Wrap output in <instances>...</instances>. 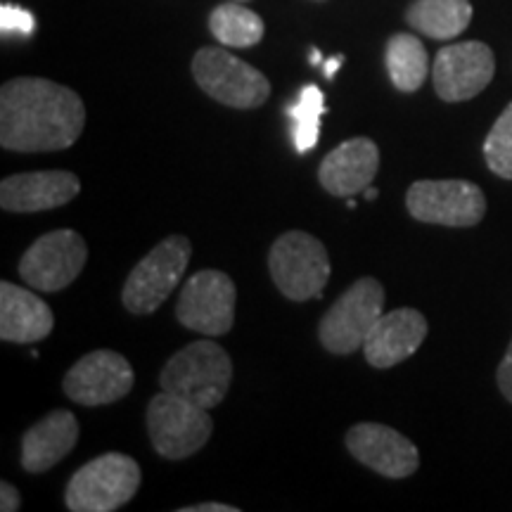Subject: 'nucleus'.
Listing matches in <instances>:
<instances>
[{"label":"nucleus","instance_id":"nucleus-1","mask_svg":"<svg viewBox=\"0 0 512 512\" xmlns=\"http://www.w3.org/2000/svg\"><path fill=\"white\" fill-rule=\"evenodd\" d=\"M86 126V105L72 88L19 76L0 88V145L10 152L72 147Z\"/></svg>","mask_w":512,"mask_h":512},{"label":"nucleus","instance_id":"nucleus-2","mask_svg":"<svg viewBox=\"0 0 512 512\" xmlns=\"http://www.w3.org/2000/svg\"><path fill=\"white\" fill-rule=\"evenodd\" d=\"M230 380H233V361L226 349L209 339H200L166 361L159 375V387L209 411L226 399Z\"/></svg>","mask_w":512,"mask_h":512},{"label":"nucleus","instance_id":"nucleus-3","mask_svg":"<svg viewBox=\"0 0 512 512\" xmlns=\"http://www.w3.org/2000/svg\"><path fill=\"white\" fill-rule=\"evenodd\" d=\"M140 465L126 453H105L76 470L64 491L72 512H114L138 494Z\"/></svg>","mask_w":512,"mask_h":512},{"label":"nucleus","instance_id":"nucleus-4","mask_svg":"<svg viewBox=\"0 0 512 512\" xmlns=\"http://www.w3.org/2000/svg\"><path fill=\"white\" fill-rule=\"evenodd\" d=\"M268 271L275 287L292 302L320 299L330 280L328 249L304 230H290L271 247Z\"/></svg>","mask_w":512,"mask_h":512},{"label":"nucleus","instance_id":"nucleus-5","mask_svg":"<svg viewBox=\"0 0 512 512\" xmlns=\"http://www.w3.org/2000/svg\"><path fill=\"white\" fill-rule=\"evenodd\" d=\"M190 256L192 245L183 235H171L159 242L128 275L124 290H121V302L126 309L138 316L155 313L181 285Z\"/></svg>","mask_w":512,"mask_h":512},{"label":"nucleus","instance_id":"nucleus-6","mask_svg":"<svg viewBox=\"0 0 512 512\" xmlns=\"http://www.w3.org/2000/svg\"><path fill=\"white\" fill-rule=\"evenodd\" d=\"M147 432L159 456L183 460L207 444L214 420L207 408L162 389L147 406Z\"/></svg>","mask_w":512,"mask_h":512},{"label":"nucleus","instance_id":"nucleus-7","mask_svg":"<svg viewBox=\"0 0 512 512\" xmlns=\"http://www.w3.org/2000/svg\"><path fill=\"white\" fill-rule=\"evenodd\" d=\"M192 76L209 98L235 110H256L271 95V83L259 69L223 48H202L192 57Z\"/></svg>","mask_w":512,"mask_h":512},{"label":"nucleus","instance_id":"nucleus-8","mask_svg":"<svg viewBox=\"0 0 512 512\" xmlns=\"http://www.w3.org/2000/svg\"><path fill=\"white\" fill-rule=\"evenodd\" d=\"M384 313V287L375 278H361L349 287L318 325L320 344L337 356L363 349L368 332Z\"/></svg>","mask_w":512,"mask_h":512},{"label":"nucleus","instance_id":"nucleus-9","mask_svg":"<svg viewBox=\"0 0 512 512\" xmlns=\"http://www.w3.org/2000/svg\"><path fill=\"white\" fill-rule=\"evenodd\" d=\"M406 207L420 223L448 228L477 226L486 214V197L479 185L460 178L415 181L408 188Z\"/></svg>","mask_w":512,"mask_h":512},{"label":"nucleus","instance_id":"nucleus-10","mask_svg":"<svg viewBox=\"0 0 512 512\" xmlns=\"http://www.w3.org/2000/svg\"><path fill=\"white\" fill-rule=\"evenodd\" d=\"M238 290L223 271H200L185 280L176 304L178 323L204 337H221L233 330Z\"/></svg>","mask_w":512,"mask_h":512},{"label":"nucleus","instance_id":"nucleus-11","mask_svg":"<svg viewBox=\"0 0 512 512\" xmlns=\"http://www.w3.org/2000/svg\"><path fill=\"white\" fill-rule=\"evenodd\" d=\"M88 261L86 240L76 230L62 228L41 235L19 261V275L41 292H60L79 278Z\"/></svg>","mask_w":512,"mask_h":512},{"label":"nucleus","instance_id":"nucleus-12","mask_svg":"<svg viewBox=\"0 0 512 512\" xmlns=\"http://www.w3.org/2000/svg\"><path fill=\"white\" fill-rule=\"evenodd\" d=\"M496 74V57L482 41L453 43L441 48L432 67L434 91L444 102H465L489 86Z\"/></svg>","mask_w":512,"mask_h":512},{"label":"nucleus","instance_id":"nucleus-13","mask_svg":"<svg viewBox=\"0 0 512 512\" xmlns=\"http://www.w3.org/2000/svg\"><path fill=\"white\" fill-rule=\"evenodd\" d=\"M131 363L117 351L98 349L76 361L67 377H64V392L79 406H107L133 389Z\"/></svg>","mask_w":512,"mask_h":512},{"label":"nucleus","instance_id":"nucleus-14","mask_svg":"<svg viewBox=\"0 0 512 512\" xmlns=\"http://www.w3.org/2000/svg\"><path fill=\"white\" fill-rule=\"evenodd\" d=\"M347 448L358 463L389 479H406L420 467V453L413 441L377 422H358L351 427Z\"/></svg>","mask_w":512,"mask_h":512},{"label":"nucleus","instance_id":"nucleus-15","mask_svg":"<svg viewBox=\"0 0 512 512\" xmlns=\"http://www.w3.org/2000/svg\"><path fill=\"white\" fill-rule=\"evenodd\" d=\"M79 192L81 181L72 171H29L0 183V207L12 214H36L64 207Z\"/></svg>","mask_w":512,"mask_h":512},{"label":"nucleus","instance_id":"nucleus-16","mask_svg":"<svg viewBox=\"0 0 512 512\" xmlns=\"http://www.w3.org/2000/svg\"><path fill=\"white\" fill-rule=\"evenodd\" d=\"M427 320L415 309H394L382 313L363 342V356L370 366L387 370L411 358L427 337Z\"/></svg>","mask_w":512,"mask_h":512},{"label":"nucleus","instance_id":"nucleus-17","mask_svg":"<svg viewBox=\"0 0 512 512\" xmlns=\"http://www.w3.org/2000/svg\"><path fill=\"white\" fill-rule=\"evenodd\" d=\"M380 169V150L370 138H351L325 155L318 169V181L330 195L354 197L366 192Z\"/></svg>","mask_w":512,"mask_h":512},{"label":"nucleus","instance_id":"nucleus-18","mask_svg":"<svg viewBox=\"0 0 512 512\" xmlns=\"http://www.w3.org/2000/svg\"><path fill=\"white\" fill-rule=\"evenodd\" d=\"M55 318L41 297L10 280L0 283V339L12 344H34L53 332Z\"/></svg>","mask_w":512,"mask_h":512},{"label":"nucleus","instance_id":"nucleus-19","mask_svg":"<svg viewBox=\"0 0 512 512\" xmlns=\"http://www.w3.org/2000/svg\"><path fill=\"white\" fill-rule=\"evenodd\" d=\"M79 441V420L72 411H53L29 427L22 437V467L27 472H46L72 453Z\"/></svg>","mask_w":512,"mask_h":512},{"label":"nucleus","instance_id":"nucleus-20","mask_svg":"<svg viewBox=\"0 0 512 512\" xmlns=\"http://www.w3.org/2000/svg\"><path fill=\"white\" fill-rule=\"evenodd\" d=\"M406 22L420 34L448 41L470 27L472 3L470 0H413L406 12Z\"/></svg>","mask_w":512,"mask_h":512},{"label":"nucleus","instance_id":"nucleus-21","mask_svg":"<svg viewBox=\"0 0 512 512\" xmlns=\"http://www.w3.org/2000/svg\"><path fill=\"white\" fill-rule=\"evenodd\" d=\"M384 62L389 79L401 93H415L430 74V57L420 38L413 34H394L389 38Z\"/></svg>","mask_w":512,"mask_h":512},{"label":"nucleus","instance_id":"nucleus-22","mask_svg":"<svg viewBox=\"0 0 512 512\" xmlns=\"http://www.w3.org/2000/svg\"><path fill=\"white\" fill-rule=\"evenodd\" d=\"M209 29L228 48H252L264 38V19L254 10L235 3H223L209 15Z\"/></svg>","mask_w":512,"mask_h":512},{"label":"nucleus","instance_id":"nucleus-23","mask_svg":"<svg viewBox=\"0 0 512 512\" xmlns=\"http://www.w3.org/2000/svg\"><path fill=\"white\" fill-rule=\"evenodd\" d=\"M325 110V95L318 86H304L302 93H299V100L287 110L290 114L294 126H292V140H294V150L299 155H306L311 152L313 147L318 145V136H320V117H323Z\"/></svg>","mask_w":512,"mask_h":512},{"label":"nucleus","instance_id":"nucleus-24","mask_svg":"<svg viewBox=\"0 0 512 512\" xmlns=\"http://www.w3.org/2000/svg\"><path fill=\"white\" fill-rule=\"evenodd\" d=\"M484 159L496 176L512 181V102L484 140Z\"/></svg>","mask_w":512,"mask_h":512},{"label":"nucleus","instance_id":"nucleus-25","mask_svg":"<svg viewBox=\"0 0 512 512\" xmlns=\"http://www.w3.org/2000/svg\"><path fill=\"white\" fill-rule=\"evenodd\" d=\"M0 29H3V34L31 36L34 34V15L17 8V5H3L0 8Z\"/></svg>","mask_w":512,"mask_h":512},{"label":"nucleus","instance_id":"nucleus-26","mask_svg":"<svg viewBox=\"0 0 512 512\" xmlns=\"http://www.w3.org/2000/svg\"><path fill=\"white\" fill-rule=\"evenodd\" d=\"M496 380H498V389H501V394L512 403V342L508 351H505L501 366H498Z\"/></svg>","mask_w":512,"mask_h":512},{"label":"nucleus","instance_id":"nucleus-27","mask_svg":"<svg viewBox=\"0 0 512 512\" xmlns=\"http://www.w3.org/2000/svg\"><path fill=\"white\" fill-rule=\"evenodd\" d=\"M19 505H22V498H19V491L15 489V486L8 482L0 484V510L15 512V510H19Z\"/></svg>","mask_w":512,"mask_h":512},{"label":"nucleus","instance_id":"nucleus-28","mask_svg":"<svg viewBox=\"0 0 512 512\" xmlns=\"http://www.w3.org/2000/svg\"><path fill=\"white\" fill-rule=\"evenodd\" d=\"M183 512H238L235 505H223V503H200L190 505V508H183Z\"/></svg>","mask_w":512,"mask_h":512},{"label":"nucleus","instance_id":"nucleus-29","mask_svg":"<svg viewBox=\"0 0 512 512\" xmlns=\"http://www.w3.org/2000/svg\"><path fill=\"white\" fill-rule=\"evenodd\" d=\"M342 62H344V57H342V55L332 57V60L325 62V76H328V79H332V76L337 74V69L342 67Z\"/></svg>","mask_w":512,"mask_h":512},{"label":"nucleus","instance_id":"nucleus-30","mask_svg":"<svg viewBox=\"0 0 512 512\" xmlns=\"http://www.w3.org/2000/svg\"><path fill=\"white\" fill-rule=\"evenodd\" d=\"M311 62H313V64H320V62H323V55H320L318 50H313V53H311Z\"/></svg>","mask_w":512,"mask_h":512},{"label":"nucleus","instance_id":"nucleus-31","mask_svg":"<svg viewBox=\"0 0 512 512\" xmlns=\"http://www.w3.org/2000/svg\"><path fill=\"white\" fill-rule=\"evenodd\" d=\"M377 195H380V192H377L375 188H368V190H366V200H375Z\"/></svg>","mask_w":512,"mask_h":512},{"label":"nucleus","instance_id":"nucleus-32","mask_svg":"<svg viewBox=\"0 0 512 512\" xmlns=\"http://www.w3.org/2000/svg\"><path fill=\"white\" fill-rule=\"evenodd\" d=\"M347 207L349 209H356V200H347Z\"/></svg>","mask_w":512,"mask_h":512},{"label":"nucleus","instance_id":"nucleus-33","mask_svg":"<svg viewBox=\"0 0 512 512\" xmlns=\"http://www.w3.org/2000/svg\"><path fill=\"white\" fill-rule=\"evenodd\" d=\"M238 3H242V0H238Z\"/></svg>","mask_w":512,"mask_h":512}]
</instances>
